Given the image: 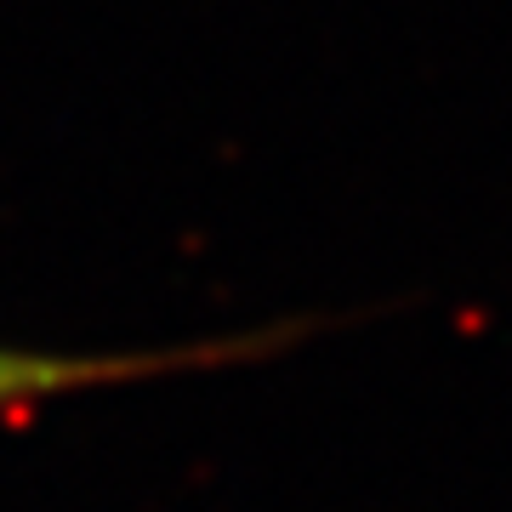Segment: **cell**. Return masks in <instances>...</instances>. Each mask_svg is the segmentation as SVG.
I'll use <instances>...</instances> for the list:
<instances>
[{"label":"cell","instance_id":"obj_1","mask_svg":"<svg viewBox=\"0 0 512 512\" xmlns=\"http://www.w3.org/2000/svg\"><path fill=\"white\" fill-rule=\"evenodd\" d=\"M256 342H228V348H183V353H46V348H6L0 342V410L109 382H137V376H165L183 365H211V359H245Z\"/></svg>","mask_w":512,"mask_h":512}]
</instances>
